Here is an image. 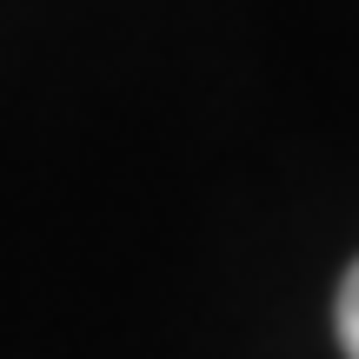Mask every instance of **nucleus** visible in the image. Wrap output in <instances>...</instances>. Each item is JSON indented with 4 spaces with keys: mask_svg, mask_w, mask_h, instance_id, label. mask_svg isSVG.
<instances>
[{
    "mask_svg": "<svg viewBox=\"0 0 359 359\" xmlns=\"http://www.w3.org/2000/svg\"><path fill=\"white\" fill-rule=\"evenodd\" d=\"M333 333H339V353L359 359V259L346 266V280H339V299H333Z\"/></svg>",
    "mask_w": 359,
    "mask_h": 359,
    "instance_id": "1",
    "label": "nucleus"
}]
</instances>
